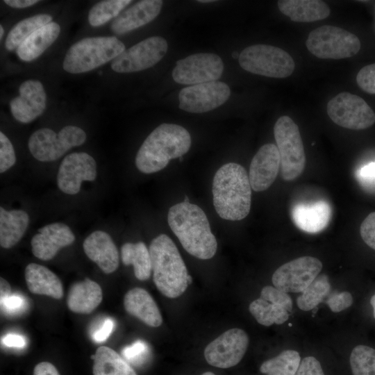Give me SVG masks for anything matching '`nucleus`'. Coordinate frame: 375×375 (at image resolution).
I'll return each mask as SVG.
<instances>
[{"label": "nucleus", "instance_id": "f257e3e1", "mask_svg": "<svg viewBox=\"0 0 375 375\" xmlns=\"http://www.w3.org/2000/svg\"><path fill=\"white\" fill-rule=\"evenodd\" d=\"M169 226L184 249L201 260L212 258L217 242L210 230L208 217L197 205L181 202L172 206L168 212Z\"/></svg>", "mask_w": 375, "mask_h": 375}, {"label": "nucleus", "instance_id": "f03ea898", "mask_svg": "<svg viewBox=\"0 0 375 375\" xmlns=\"http://www.w3.org/2000/svg\"><path fill=\"white\" fill-rule=\"evenodd\" d=\"M212 190L215 209L222 219L238 221L249 215L251 187L242 165L229 162L222 166L214 176Z\"/></svg>", "mask_w": 375, "mask_h": 375}, {"label": "nucleus", "instance_id": "7ed1b4c3", "mask_svg": "<svg viewBox=\"0 0 375 375\" xmlns=\"http://www.w3.org/2000/svg\"><path fill=\"white\" fill-rule=\"evenodd\" d=\"M191 146L189 132L174 124H162L145 139L135 157V165L142 173L164 169L169 160L182 157Z\"/></svg>", "mask_w": 375, "mask_h": 375}, {"label": "nucleus", "instance_id": "20e7f679", "mask_svg": "<svg viewBox=\"0 0 375 375\" xmlns=\"http://www.w3.org/2000/svg\"><path fill=\"white\" fill-rule=\"evenodd\" d=\"M149 251L158 290L168 298L181 296L189 285L190 275L174 242L168 235L160 234L152 240Z\"/></svg>", "mask_w": 375, "mask_h": 375}, {"label": "nucleus", "instance_id": "39448f33", "mask_svg": "<svg viewBox=\"0 0 375 375\" xmlns=\"http://www.w3.org/2000/svg\"><path fill=\"white\" fill-rule=\"evenodd\" d=\"M124 51V44L115 37L85 38L68 49L62 67L71 74L87 72L114 60Z\"/></svg>", "mask_w": 375, "mask_h": 375}, {"label": "nucleus", "instance_id": "423d86ee", "mask_svg": "<svg viewBox=\"0 0 375 375\" xmlns=\"http://www.w3.org/2000/svg\"><path fill=\"white\" fill-rule=\"evenodd\" d=\"M274 134L281 160V174L287 181H292L303 172L306 155L299 129L288 116L280 117L275 123Z\"/></svg>", "mask_w": 375, "mask_h": 375}, {"label": "nucleus", "instance_id": "0eeeda50", "mask_svg": "<svg viewBox=\"0 0 375 375\" xmlns=\"http://www.w3.org/2000/svg\"><path fill=\"white\" fill-rule=\"evenodd\" d=\"M238 61L245 71L277 78L290 76L295 67L293 58L287 51L267 44L245 48L240 53Z\"/></svg>", "mask_w": 375, "mask_h": 375}, {"label": "nucleus", "instance_id": "6e6552de", "mask_svg": "<svg viewBox=\"0 0 375 375\" xmlns=\"http://www.w3.org/2000/svg\"><path fill=\"white\" fill-rule=\"evenodd\" d=\"M308 50L322 59L352 57L360 49L358 38L342 28L324 25L312 31L306 41Z\"/></svg>", "mask_w": 375, "mask_h": 375}, {"label": "nucleus", "instance_id": "1a4fd4ad", "mask_svg": "<svg viewBox=\"0 0 375 375\" xmlns=\"http://www.w3.org/2000/svg\"><path fill=\"white\" fill-rule=\"evenodd\" d=\"M85 140V131L76 126H66L58 133L43 128L30 136L28 149L38 160L50 162L58 160L71 148L83 144Z\"/></svg>", "mask_w": 375, "mask_h": 375}, {"label": "nucleus", "instance_id": "9d476101", "mask_svg": "<svg viewBox=\"0 0 375 375\" xmlns=\"http://www.w3.org/2000/svg\"><path fill=\"white\" fill-rule=\"evenodd\" d=\"M326 111L337 125L352 130L365 129L375 123V113L358 95L342 92L327 103Z\"/></svg>", "mask_w": 375, "mask_h": 375}, {"label": "nucleus", "instance_id": "9b49d317", "mask_svg": "<svg viewBox=\"0 0 375 375\" xmlns=\"http://www.w3.org/2000/svg\"><path fill=\"white\" fill-rule=\"evenodd\" d=\"M167 41L160 36L148 38L124 51L111 62V68L118 73H131L150 68L166 54Z\"/></svg>", "mask_w": 375, "mask_h": 375}, {"label": "nucleus", "instance_id": "f8f14e48", "mask_svg": "<svg viewBox=\"0 0 375 375\" xmlns=\"http://www.w3.org/2000/svg\"><path fill=\"white\" fill-rule=\"evenodd\" d=\"M223 70L224 64L218 55L199 53L178 60L172 74L175 82L193 85L218 80Z\"/></svg>", "mask_w": 375, "mask_h": 375}, {"label": "nucleus", "instance_id": "ddd939ff", "mask_svg": "<svg viewBox=\"0 0 375 375\" xmlns=\"http://www.w3.org/2000/svg\"><path fill=\"white\" fill-rule=\"evenodd\" d=\"M322 262L312 256H302L279 267L272 281L275 288L288 292H302L319 275Z\"/></svg>", "mask_w": 375, "mask_h": 375}, {"label": "nucleus", "instance_id": "4468645a", "mask_svg": "<svg viewBox=\"0 0 375 375\" xmlns=\"http://www.w3.org/2000/svg\"><path fill=\"white\" fill-rule=\"evenodd\" d=\"M249 345L247 333L238 328H231L210 342L204 350L207 362L219 368H229L238 364Z\"/></svg>", "mask_w": 375, "mask_h": 375}, {"label": "nucleus", "instance_id": "2eb2a0df", "mask_svg": "<svg viewBox=\"0 0 375 375\" xmlns=\"http://www.w3.org/2000/svg\"><path fill=\"white\" fill-rule=\"evenodd\" d=\"M230 95V88L222 81L193 85L180 91L178 106L189 112H206L224 104Z\"/></svg>", "mask_w": 375, "mask_h": 375}, {"label": "nucleus", "instance_id": "dca6fc26", "mask_svg": "<svg viewBox=\"0 0 375 375\" xmlns=\"http://www.w3.org/2000/svg\"><path fill=\"white\" fill-rule=\"evenodd\" d=\"M97 176L94 159L85 152L67 155L62 160L57 176L58 188L67 194H76L83 181H92Z\"/></svg>", "mask_w": 375, "mask_h": 375}, {"label": "nucleus", "instance_id": "f3484780", "mask_svg": "<svg viewBox=\"0 0 375 375\" xmlns=\"http://www.w3.org/2000/svg\"><path fill=\"white\" fill-rule=\"evenodd\" d=\"M19 95L10 101L12 116L22 123H29L41 115L45 110L47 95L41 82L28 80L19 88Z\"/></svg>", "mask_w": 375, "mask_h": 375}, {"label": "nucleus", "instance_id": "a211bd4d", "mask_svg": "<svg viewBox=\"0 0 375 375\" xmlns=\"http://www.w3.org/2000/svg\"><path fill=\"white\" fill-rule=\"evenodd\" d=\"M280 165L277 147L272 143L262 145L251 162L249 178L251 188L256 192L269 188L276 178Z\"/></svg>", "mask_w": 375, "mask_h": 375}, {"label": "nucleus", "instance_id": "6ab92c4d", "mask_svg": "<svg viewBox=\"0 0 375 375\" xmlns=\"http://www.w3.org/2000/svg\"><path fill=\"white\" fill-rule=\"evenodd\" d=\"M75 236L70 228L62 223L56 222L38 229V233L31 239L33 255L42 260L52 259L62 247L72 244Z\"/></svg>", "mask_w": 375, "mask_h": 375}, {"label": "nucleus", "instance_id": "aec40b11", "mask_svg": "<svg viewBox=\"0 0 375 375\" xmlns=\"http://www.w3.org/2000/svg\"><path fill=\"white\" fill-rule=\"evenodd\" d=\"M86 256L105 274L114 272L119 266V252L111 237L106 232L96 231L83 242Z\"/></svg>", "mask_w": 375, "mask_h": 375}, {"label": "nucleus", "instance_id": "412c9836", "mask_svg": "<svg viewBox=\"0 0 375 375\" xmlns=\"http://www.w3.org/2000/svg\"><path fill=\"white\" fill-rule=\"evenodd\" d=\"M162 3L161 0L138 1L115 18L110 26L112 31L123 35L147 24L158 15Z\"/></svg>", "mask_w": 375, "mask_h": 375}, {"label": "nucleus", "instance_id": "4be33fe9", "mask_svg": "<svg viewBox=\"0 0 375 375\" xmlns=\"http://www.w3.org/2000/svg\"><path fill=\"white\" fill-rule=\"evenodd\" d=\"M331 215V206L324 200L298 203L292 210L294 224L301 231L309 233L324 230L328 226Z\"/></svg>", "mask_w": 375, "mask_h": 375}, {"label": "nucleus", "instance_id": "5701e85b", "mask_svg": "<svg viewBox=\"0 0 375 375\" xmlns=\"http://www.w3.org/2000/svg\"><path fill=\"white\" fill-rule=\"evenodd\" d=\"M124 306L131 315L151 327H158L162 323L159 308L150 294L143 288L128 290L124 298Z\"/></svg>", "mask_w": 375, "mask_h": 375}, {"label": "nucleus", "instance_id": "b1692460", "mask_svg": "<svg viewBox=\"0 0 375 375\" xmlns=\"http://www.w3.org/2000/svg\"><path fill=\"white\" fill-rule=\"evenodd\" d=\"M25 280L31 292L35 294L46 295L60 299L63 296L61 281L47 267L30 263L25 269Z\"/></svg>", "mask_w": 375, "mask_h": 375}, {"label": "nucleus", "instance_id": "393cba45", "mask_svg": "<svg viewBox=\"0 0 375 375\" xmlns=\"http://www.w3.org/2000/svg\"><path fill=\"white\" fill-rule=\"evenodd\" d=\"M102 298L101 286L90 278H85L71 286L67 303L69 309L75 313L89 314L100 304Z\"/></svg>", "mask_w": 375, "mask_h": 375}, {"label": "nucleus", "instance_id": "a878e982", "mask_svg": "<svg viewBox=\"0 0 375 375\" xmlns=\"http://www.w3.org/2000/svg\"><path fill=\"white\" fill-rule=\"evenodd\" d=\"M277 4L284 15L296 22H315L330 15L328 6L319 0H279Z\"/></svg>", "mask_w": 375, "mask_h": 375}, {"label": "nucleus", "instance_id": "bb28decb", "mask_svg": "<svg viewBox=\"0 0 375 375\" xmlns=\"http://www.w3.org/2000/svg\"><path fill=\"white\" fill-rule=\"evenodd\" d=\"M60 32L58 24L51 22L34 31L17 48L19 59L26 62L38 58L58 38Z\"/></svg>", "mask_w": 375, "mask_h": 375}, {"label": "nucleus", "instance_id": "cd10ccee", "mask_svg": "<svg viewBox=\"0 0 375 375\" xmlns=\"http://www.w3.org/2000/svg\"><path fill=\"white\" fill-rule=\"evenodd\" d=\"M29 217L22 210L0 208V244L10 249L22 239L28 226Z\"/></svg>", "mask_w": 375, "mask_h": 375}, {"label": "nucleus", "instance_id": "c85d7f7f", "mask_svg": "<svg viewBox=\"0 0 375 375\" xmlns=\"http://www.w3.org/2000/svg\"><path fill=\"white\" fill-rule=\"evenodd\" d=\"M91 358L93 375H137L129 363L110 347H99Z\"/></svg>", "mask_w": 375, "mask_h": 375}, {"label": "nucleus", "instance_id": "c756f323", "mask_svg": "<svg viewBox=\"0 0 375 375\" xmlns=\"http://www.w3.org/2000/svg\"><path fill=\"white\" fill-rule=\"evenodd\" d=\"M121 258L125 265H133L134 274L140 281L149 278L152 271L150 253L143 242H126L121 247Z\"/></svg>", "mask_w": 375, "mask_h": 375}, {"label": "nucleus", "instance_id": "7c9ffc66", "mask_svg": "<svg viewBox=\"0 0 375 375\" xmlns=\"http://www.w3.org/2000/svg\"><path fill=\"white\" fill-rule=\"evenodd\" d=\"M52 17L47 14H39L18 22L9 32L5 42L7 50L17 48L30 35L42 26L51 22Z\"/></svg>", "mask_w": 375, "mask_h": 375}, {"label": "nucleus", "instance_id": "2f4dec72", "mask_svg": "<svg viewBox=\"0 0 375 375\" xmlns=\"http://www.w3.org/2000/svg\"><path fill=\"white\" fill-rule=\"evenodd\" d=\"M301 362L299 353L294 350H285L277 356L265 361L260 367L267 375H296Z\"/></svg>", "mask_w": 375, "mask_h": 375}, {"label": "nucleus", "instance_id": "473e14b6", "mask_svg": "<svg viewBox=\"0 0 375 375\" xmlns=\"http://www.w3.org/2000/svg\"><path fill=\"white\" fill-rule=\"evenodd\" d=\"M330 291L331 283L328 277L324 274L318 275L298 297L297 306L304 311L310 310L324 301Z\"/></svg>", "mask_w": 375, "mask_h": 375}, {"label": "nucleus", "instance_id": "72a5a7b5", "mask_svg": "<svg viewBox=\"0 0 375 375\" xmlns=\"http://www.w3.org/2000/svg\"><path fill=\"white\" fill-rule=\"evenodd\" d=\"M249 310L261 325L269 326L274 324H282L289 318V313L281 306L273 304L261 298L253 301Z\"/></svg>", "mask_w": 375, "mask_h": 375}, {"label": "nucleus", "instance_id": "f704fd0d", "mask_svg": "<svg viewBox=\"0 0 375 375\" xmlns=\"http://www.w3.org/2000/svg\"><path fill=\"white\" fill-rule=\"evenodd\" d=\"M132 2L131 0H106L94 5L88 13V22L92 26L103 25L116 18Z\"/></svg>", "mask_w": 375, "mask_h": 375}, {"label": "nucleus", "instance_id": "c9c22d12", "mask_svg": "<svg viewBox=\"0 0 375 375\" xmlns=\"http://www.w3.org/2000/svg\"><path fill=\"white\" fill-rule=\"evenodd\" d=\"M349 362L353 375H375V349L357 345L351 353Z\"/></svg>", "mask_w": 375, "mask_h": 375}, {"label": "nucleus", "instance_id": "e433bc0d", "mask_svg": "<svg viewBox=\"0 0 375 375\" xmlns=\"http://www.w3.org/2000/svg\"><path fill=\"white\" fill-rule=\"evenodd\" d=\"M260 298L281 306L288 312L292 311V301L288 293L275 287L269 285L264 287L260 292Z\"/></svg>", "mask_w": 375, "mask_h": 375}, {"label": "nucleus", "instance_id": "4c0bfd02", "mask_svg": "<svg viewBox=\"0 0 375 375\" xmlns=\"http://www.w3.org/2000/svg\"><path fill=\"white\" fill-rule=\"evenodd\" d=\"M149 347L142 340H137L127 346L122 351L123 358L129 363L134 365H142L146 361L149 355Z\"/></svg>", "mask_w": 375, "mask_h": 375}, {"label": "nucleus", "instance_id": "58836bf2", "mask_svg": "<svg viewBox=\"0 0 375 375\" xmlns=\"http://www.w3.org/2000/svg\"><path fill=\"white\" fill-rule=\"evenodd\" d=\"M16 161L13 146L3 132H0V172L3 173Z\"/></svg>", "mask_w": 375, "mask_h": 375}, {"label": "nucleus", "instance_id": "ea45409f", "mask_svg": "<svg viewBox=\"0 0 375 375\" xmlns=\"http://www.w3.org/2000/svg\"><path fill=\"white\" fill-rule=\"evenodd\" d=\"M356 82L363 91L375 94V63L361 68L356 76Z\"/></svg>", "mask_w": 375, "mask_h": 375}, {"label": "nucleus", "instance_id": "a19ab883", "mask_svg": "<svg viewBox=\"0 0 375 375\" xmlns=\"http://www.w3.org/2000/svg\"><path fill=\"white\" fill-rule=\"evenodd\" d=\"M353 299L349 292H334L328 296L326 303L333 312H340L353 303Z\"/></svg>", "mask_w": 375, "mask_h": 375}, {"label": "nucleus", "instance_id": "79ce46f5", "mask_svg": "<svg viewBox=\"0 0 375 375\" xmlns=\"http://www.w3.org/2000/svg\"><path fill=\"white\" fill-rule=\"evenodd\" d=\"M356 178L366 190L375 192V161L361 167L356 172Z\"/></svg>", "mask_w": 375, "mask_h": 375}, {"label": "nucleus", "instance_id": "37998d69", "mask_svg": "<svg viewBox=\"0 0 375 375\" xmlns=\"http://www.w3.org/2000/svg\"><path fill=\"white\" fill-rule=\"evenodd\" d=\"M360 233L365 243L375 250V212L369 214L363 220Z\"/></svg>", "mask_w": 375, "mask_h": 375}, {"label": "nucleus", "instance_id": "c03bdc74", "mask_svg": "<svg viewBox=\"0 0 375 375\" xmlns=\"http://www.w3.org/2000/svg\"><path fill=\"white\" fill-rule=\"evenodd\" d=\"M0 301L1 310L7 314L19 312L25 306L24 297L17 294H11Z\"/></svg>", "mask_w": 375, "mask_h": 375}, {"label": "nucleus", "instance_id": "a18cd8bd", "mask_svg": "<svg viewBox=\"0 0 375 375\" xmlns=\"http://www.w3.org/2000/svg\"><path fill=\"white\" fill-rule=\"evenodd\" d=\"M296 375H325L320 362L313 356H307L300 362Z\"/></svg>", "mask_w": 375, "mask_h": 375}, {"label": "nucleus", "instance_id": "49530a36", "mask_svg": "<svg viewBox=\"0 0 375 375\" xmlns=\"http://www.w3.org/2000/svg\"><path fill=\"white\" fill-rule=\"evenodd\" d=\"M115 322L110 318H106L102 325L92 334V339L96 342L106 341L112 333Z\"/></svg>", "mask_w": 375, "mask_h": 375}, {"label": "nucleus", "instance_id": "de8ad7c7", "mask_svg": "<svg viewBox=\"0 0 375 375\" xmlns=\"http://www.w3.org/2000/svg\"><path fill=\"white\" fill-rule=\"evenodd\" d=\"M1 342L8 347L24 348L26 339L24 336L16 333H8L1 338Z\"/></svg>", "mask_w": 375, "mask_h": 375}, {"label": "nucleus", "instance_id": "09e8293b", "mask_svg": "<svg viewBox=\"0 0 375 375\" xmlns=\"http://www.w3.org/2000/svg\"><path fill=\"white\" fill-rule=\"evenodd\" d=\"M33 375H60V374L53 364L44 361L35 366Z\"/></svg>", "mask_w": 375, "mask_h": 375}, {"label": "nucleus", "instance_id": "8fccbe9b", "mask_svg": "<svg viewBox=\"0 0 375 375\" xmlns=\"http://www.w3.org/2000/svg\"><path fill=\"white\" fill-rule=\"evenodd\" d=\"M3 2L10 7L15 8H24L31 6L40 1L37 0H4Z\"/></svg>", "mask_w": 375, "mask_h": 375}, {"label": "nucleus", "instance_id": "3c124183", "mask_svg": "<svg viewBox=\"0 0 375 375\" xmlns=\"http://www.w3.org/2000/svg\"><path fill=\"white\" fill-rule=\"evenodd\" d=\"M11 288L8 282L1 277L0 278V299L11 294Z\"/></svg>", "mask_w": 375, "mask_h": 375}, {"label": "nucleus", "instance_id": "603ef678", "mask_svg": "<svg viewBox=\"0 0 375 375\" xmlns=\"http://www.w3.org/2000/svg\"><path fill=\"white\" fill-rule=\"evenodd\" d=\"M370 303L373 308V316L375 319V294L371 297Z\"/></svg>", "mask_w": 375, "mask_h": 375}, {"label": "nucleus", "instance_id": "864d4df0", "mask_svg": "<svg viewBox=\"0 0 375 375\" xmlns=\"http://www.w3.org/2000/svg\"><path fill=\"white\" fill-rule=\"evenodd\" d=\"M0 33H1L0 38L1 39L4 33V31H3L2 25L0 26Z\"/></svg>", "mask_w": 375, "mask_h": 375}, {"label": "nucleus", "instance_id": "5fc2aeb1", "mask_svg": "<svg viewBox=\"0 0 375 375\" xmlns=\"http://www.w3.org/2000/svg\"><path fill=\"white\" fill-rule=\"evenodd\" d=\"M239 56H240V54H238V52H235V51L233 52L232 57L233 58H239Z\"/></svg>", "mask_w": 375, "mask_h": 375}, {"label": "nucleus", "instance_id": "6e6d98bb", "mask_svg": "<svg viewBox=\"0 0 375 375\" xmlns=\"http://www.w3.org/2000/svg\"><path fill=\"white\" fill-rule=\"evenodd\" d=\"M215 1L213 0H202V1H198V2H200V3H210V2H214Z\"/></svg>", "mask_w": 375, "mask_h": 375}, {"label": "nucleus", "instance_id": "4d7b16f0", "mask_svg": "<svg viewBox=\"0 0 375 375\" xmlns=\"http://www.w3.org/2000/svg\"><path fill=\"white\" fill-rule=\"evenodd\" d=\"M201 375H215V374L210 372H206L203 373Z\"/></svg>", "mask_w": 375, "mask_h": 375}, {"label": "nucleus", "instance_id": "13d9d810", "mask_svg": "<svg viewBox=\"0 0 375 375\" xmlns=\"http://www.w3.org/2000/svg\"><path fill=\"white\" fill-rule=\"evenodd\" d=\"M184 202L190 203L189 198L187 196H185Z\"/></svg>", "mask_w": 375, "mask_h": 375}, {"label": "nucleus", "instance_id": "bf43d9fd", "mask_svg": "<svg viewBox=\"0 0 375 375\" xmlns=\"http://www.w3.org/2000/svg\"><path fill=\"white\" fill-rule=\"evenodd\" d=\"M288 325H289V326H292V324H291V323H290V324H289Z\"/></svg>", "mask_w": 375, "mask_h": 375}]
</instances>
